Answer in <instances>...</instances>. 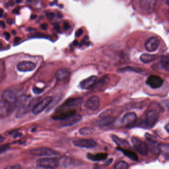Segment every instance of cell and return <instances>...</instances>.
<instances>
[{
    "label": "cell",
    "instance_id": "1",
    "mask_svg": "<svg viewBox=\"0 0 169 169\" xmlns=\"http://www.w3.org/2000/svg\"><path fill=\"white\" fill-rule=\"evenodd\" d=\"M36 164L38 167L46 169H55L59 166V162L54 158H42L37 160Z\"/></svg>",
    "mask_w": 169,
    "mask_h": 169
},
{
    "label": "cell",
    "instance_id": "2",
    "mask_svg": "<svg viewBox=\"0 0 169 169\" xmlns=\"http://www.w3.org/2000/svg\"><path fill=\"white\" fill-rule=\"evenodd\" d=\"M131 140L135 149L139 154L143 156L148 154L149 148L145 142L135 137H132Z\"/></svg>",
    "mask_w": 169,
    "mask_h": 169
},
{
    "label": "cell",
    "instance_id": "3",
    "mask_svg": "<svg viewBox=\"0 0 169 169\" xmlns=\"http://www.w3.org/2000/svg\"><path fill=\"white\" fill-rule=\"evenodd\" d=\"M30 154L36 156H52L57 155L56 151L47 147H37L33 148L29 151Z\"/></svg>",
    "mask_w": 169,
    "mask_h": 169
},
{
    "label": "cell",
    "instance_id": "4",
    "mask_svg": "<svg viewBox=\"0 0 169 169\" xmlns=\"http://www.w3.org/2000/svg\"><path fill=\"white\" fill-rule=\"evenodd\" d=\"M159 114L155 110H150L147 113L145 117L144 123L147 127H152L158 121Z\"/></svg>",
    "mask_w": 169,
    "mask_h": 169
},
{
    "label": "cell",
    "instance_id": "5",
    "mask_svg": "<svg viewBox=\"0 0 169 169\" xmlns=\"http://www.w3.org/2000/svg\"><path fill=\"white\" fill-rule=\"evenodd\" d=\"M156 3L155 1H140L138 3V7L140 10L142 12L150 13L152 12L155 9Z\"/></svg>",
    "mask_w": 169,
    "mask_h": 169
},
{
    "label": "cell",
    "instance_id": "6",
    "mask_svg": "<svg viewBox=\"0 0 169 169\" xmlns=\"http://www.w3.org/2000/svg\"><path fill=\"white\" fill-rule=\"evenodd\" d=\"M52 101V98L51 97V96H48L45 98L34 107V108H33L32 111V113L34 115L40 114L50 104Z\"/></svg>",
    "mask_w": 169,
    "mask_h": 169
},
{
    "label": "cell",
    "instance_id": "7",
    "mask_svg": "<svg viewBox=\"0 0 169 169\" xmlns=\"http://www.w3.org/2000/svg\"><path fill=\"white\" fill-rule=\"evenodd\" d=\"M160 40L155 36L149 38L145 43V49L150 52L156 51L160 46Z\"/></svg>",
    "mask_w": 169,
    "mask_h": 169
},
{
    "label": "cell",
    "instance_id": "8",
    "mask_svg": "<svg viewBox=\"0 0 169 169\" xmlns=\"http://www.w3.org/2000/svg\"><path fill=\"white\" fill-rule=\"evenodd\" d=\"M82 101V98H70L67 100L57 110L70 109V108H73L80 105Z\"/></svg>",
    "mask_w": 169,
    "mask_h": 169
},
{
    "label": "cell",
    "instance_id": "9",
    "mask_svg": "<svg viewBox=\"0 0 169 169\" xmlns=\"http://www.w3.org/2000/svg\"><path fill=\"white\" fill-rule=\"evenodd\" d=\"M163 79L160 76L151 75L146 80V84L153 89H157L161 87L163 84Z\"/></svg>",
    "mask_w": 169,
    "mask_h": 169
},
{
    "label": "cell",
    "instance_id": "10",
    "mask_svg": "<svg viewBox=\"0 0 169 169\" xmlns=\"http://www.w3.org/2000/svg\"><path fill=\"white\" fill-rule=\"evenodd\" d=\"M75 109L57 110L56 112L52 116V118L55 120H64L67 117L75 114Z\"/></svg>",
    "mask_w": 169,
    "mask_h": 169
},
{
    "label": "cell",
    "instance_id": "11",
    "mask_svg": "<svg viewBox=\"0 0 169 169\" xmlns=\"http://www.w3.org/2000/svg\"><path fill=\"white\" fill-rule=\"evenodd\" d=\"M75 146L83 148H92L95 147L97 145L96 141L93 139H80L73 141Z\"/></svg>",
    "mask_w": 169,
    "mask_h": 169
},
{
    "label": "cell",
    "instance_id": "12",
    "mask_svg": "<svg viewBox=\"0 0 169 169\" xmlns=\"http://www.w3.org/2000/svg\"><path fill=\"white\" fill-rule=\"evenodd\" d=\"M81 118L82 117L80 115L75 114L70 117H67L64 120H61L60 123V126L62 127H67L73 126L78 123L81 120Z\"/></svg>",
    "mask_w": 169,
    "mask_h": 169
},
{
    "label": "cell",
    "instance_id": "13",
    "mask_svg": "<svg viewBox=\"0 0 169 169\" xmlns=\"http://www.w3.org/2000/svg\"><path fill=\"white\" fill-rule=\"evenodd\" d=\"M100 106V102L98 97L97 96H91L86 102L85 106L87 109L95 111L99 109Z\"/></svg>",
    "mask_w": 169,
    "mask_h": 169
},
{
    "label": "cell",
    "instance_id": "14",
    "mask_svg": "<svg viewBox=\"0 0 169 169\" xmlns=\"http://www.w3.org/2000/svg\"><path fill=\"white\" fill-rule=\"evenodd\" d=\"M36 64L30 61H22L18 63L17 66L18 70L21 72H31L34 70Z\"/></svg>",
    "mask_w": 169,
    "mask_h": 169
},
{
    "label": "cell",
    "instance_id": "15",
    "mask_svg": "<svg viewBox=\"0 0 169 169\" xmlns=\"http://www.w3.org/2000/svg\"><path fill=\"white\" fill-rule=\"evenodd\" d=\"M97 79V76L92 75L81 81L79 86L81 89H89L94 86Z\"/></svg>",
    "mask_w": 169,
    "mask_h": 169
},
{
    "label": "cell",
    "instance_id": "16",
    "mask_svg": "<svg viewBox=\"0 0 169 169\" xmlns=\"http://www.w3.org/2000/svg\"><path fill=\"white\" fill-rule=\"evenodd\" d=\"M12 110V104L3 99L1 100L0 104V114L1 117H6L11 112Z\"/></svg>",
    "mask_w": 169,
    "mask_h": 169
},
{
    "label": "cell",
    "instance_id": "17",
    "mask_svg": "<svg viewBox=\"0 0 169 169\" xmlns=\"http://www.w3.org/2000/svg\"><path fill=\"white\" fill-rule=\"evenodd\" d=\"M2 99L6 101L7 102H9L11 104H15L17 100L15 93L9 89H7L3 92L2 94Z\"/></svg>",
    "mask_w": 169,
    "mask_h": 169
},
{
    "label": "cell",
    "instance_id": "18",
    "mask_svg": "<svg viewBox=\"0 0 169 169\" xmlns=\"http://www.w3.org/2000/svg\"><path fill=\"white\" fill-rule=\"evenodd\" d=\"M70 73V69L66 67H61L56 72V78L58 80H64L69 76Z\"/></svg>",
    "mask_w": 169,
    "mask_h": 169
},
{
    "label": "cell",
    "instance_id": "19",
    "mask_svg": "<svg viewBox=\"0 0 169 169\" xmlns=\"http://www.w3.org/2000/svg\"><path fill=\"white\" fill-rule=\"evenodd\" d=\"M108 156V154L105 153H100L97 154H93L88 153L87 157L89 160L92 161H100L106 159Z\"/></svg>",
    "mask_w": 169,
    "mask_h": 169
},
{
    "label": "cell",
    "instance_id": "20",
    "mask_svg": "<svg viewBox=\"0 0 169 169\" xmlns=\"http://www.w3.org/2000/svg\"><path fill=\"white\" fill-rule=\"evenodd\" d=\"M113 140L114 142L119 146V147L123 148V149H128L129 147H130V145L129 142L125 140L124 139H121L116 136L115 135H112Z\"/></svg>",
    "mask_w": 169,
    "mask_h": 169
},
{
    "label": "cell",
    "instance_id": "21",
    "mask_svg": "<svg viewBox=\"0 0 169 169\" xmlns=\"http://www.w3.org/2000/svg\"><path fill=\"white\" fill-rule=\"evenodd\" d=\"M137 120V116L133 112H129L125 115L123 118V122L126 124H130L135 123Z\"/></svg>",
    "mask_w": 169,
    "mask_h": 169
},
{
    "label": "cell",
    "instance_id": "22",
    "mask_svg": "<svg viewBox=\"0 0 169 169\" xmlns=\"http://www.w3.org/2000/svg\"><path fill=\"white\" fill-rule=\"evenodd\" d=\"M117 149L119 151H121L124 155L130 159V160L134 161H138V155L132 151L126 149H123L121 147H118Z\"/></svg>",
    "mask_w": 169,
    "mask_h": 169
},
{
    "label": "cell",
    "instance_id": "23",
    "mask_svg": "<svg viewBox=\"0 0 169 169\" xmlns=\"http://www.w3.org/2000/svg\"><path fill=\"white\" fill-rule=\"evenodd\" d=\"M101 118V119L97 122V124L98 126H101V127L109 126L111 124H112L114 121V118L111 116H107L102 117Z\"/></svg>",
    "mask_w": 169,
    "mask_h": 169
},
{
    "label": "cell",
    "instance_id": "24",
    "mask_svg": "<svg viewBox=\"0 0 169 169\" xmlns=\"http://www.w3.org/2000/svg\"><path fill=\"white\" fill-rule=\"evenodd\" d=\"M109 80V78L108 76L105 75L103 78H101L96 84L95 87L97 90L98 91L103 90L104 87H105L107 84L108 83Z\"/></svg>",
    "mask_w": 169,
    "mask_h": 169
},
{
    "label": "cell",
    "instance_id": "25",
    "mask_svg": "<svg viewBox=\"0 0 169 169\" xmlns=\"http://www.w3.org/2000/svg\"><path fill=\"white\" fill-rule=\"evenodd\" d=\"M157 58V56L148 54H143L140 57L141 61L142 63L147 64L154 61Z\"/></svg>",
    "mask_w": 169,
    "mask_h": 169
},
{
    "label": "cell",
    "instance_id": "26",
    "mask_svg": "<svg viewBox=\"0 0 169 169\" xmlns=\"http://www.w3.org/2000/svg\"><path fill=\"white\" fill-rule=\"evenodd\" d=\"M159 151L163 155L169 157V144H161L158 146Z\"/></svg>",
    "mask_w": 169,
    "mask_h": 169
},
{
    "label": "cell",
    "instance_id": "27",
    "mask_svg": "<svg viewBox=\"0 0 169 169\" xmlns=\"http://www.w3.org/2000/svg\"><path fill=\"white\" fill-rule=\"evenodd\" d=\"M162 67L167 72H169V56H164L161 60Z\"/></svg>",
    "mask_w": 169,
    "mask_h": 169
},
{
    "label": "cell",
    "instance_id": "28",
    "mask_svg": "<svg viewBox=\"0 0 169 169\" xmlns=\"http://www.w3.org/2000/svg\"><path fill=\"white\" fill-rule=\"evenodd\" d=\"M94 132V129L92 127H84L80 129L79 133L82 135H91Z\"/></svg>",
    "mask_w": 169,
    "mask_h": 169
},
{
    "label": "cell",
    "instance_id": "29",
    "mask_svg": "<svg viewBox=\"0 0 169 169\" xmlns=\"http://www.w3.org/2000/svg\"><path fill=\"white\" fill-rule=\"evenodd\" d=\"M129 165L127 162L124 161H120L116 164L114 169H129Z\"/></svg>",
    "mask_w": 169,
    "mask_h": 169
},
{
    "label": "cell",
    "instance_id": "30",
    "mask_svg": "<svg viewBox=\"0 0 169 169\" xmlns=\"http://www.w3.org/2000/svg\"><path fill=\"white\" fill-rule=\"evenodd\" d=\"M27 98H29V97L25 95H23L21 96L18 97V99H17V101L15 102V106H23L24 105L23 104L26 101Z\"/></svg>",
    "mask_w": 169,
    "mask_h": 169
},
{
    "label": "cell",
    "instance_id": "31",
    "mask_svg": "<svg viewBox=\"0 0 169 169\" xmlns=\"http://www.w3.org/2000/svg\"><path fill=\"white\" fill-rule=\"evenodd\" d=\"M32 91L35 94L39 95L43 93L44 91V89H39L38 87H33L32 89Z\"/></svg>",
    "mask_w": 169,
    "mask_h": 169
},
{
    "label": "cell",
    "instance_id": "32",
    "mask_svg": "<svg viewBox=\"0 0 169 169\" xmlns=\"http://www.w3.org/2000/svg\"><path fill=\"white\" fill-rule=\"evenodd\" d=\"M20 168H21L20 165L18 164L15 165L14 166H8L5 169H20Z\"/></svg>",
    "mask_w": 169,
    "mask_h": 169
},
{
    "label": "cell",
    "instance_id": "33",
    "mask_svg": "<svg viewBox=\"0 0 169 169\" xmlns=\"http://www.w3.org/2000/svg\"><path fill=\"white\" fill-rule=\"evenodd\" d=\"M9 147V146L8 145H3L1 147V150H0V152L1 153H3L4 152L6 151L8 149V148Z\"/></svg>",
    "mask_w": 169,
    "mask_h": 169
},
{
    "label": "cell",
    "instance_id": "34",
    "mask_svg": "<svg viewBox=\"0 0 169 169\" xmlns=\"http://www.w3.org/2000/svg\"><path fill=\"white\" fill-rule=\"evenodd\" d=\"M63 26H64V30H67L70 27V25L67 21H64Z\"/></svg>",
    "mask_w": 169,
    "mask_h": 169
},
{
    "label": "cell",
    "instance_id": "35",
    "mask_svg": "<svg viewBox=\"0 0 169 169\" xmlns=\"http://www.w3.org/2000/svg\"><path fill=\"white\" fill-rule=\"evenodd\" d=\"M55 17V14L54 12H49L47 14V17L50 20H52L54 17Z\"/></svg>",
    "mask_w": 169,
    "mask_h": 169
},
{
    "label": "cell",
    "instance_id": "36",
    "mask_svg": "<svg viewBox=\"0 0 169 169\" xmlns=\"http://www.w3.org/2000/svg\"><path fill=\"white\" fill-rule=\"evenodd\" d=\"M3 34L5 38H6V39H7V40H9V39L11 38V35H10V33H9L8 32H4Z\"/></svg>",
    "mask_w": 169,
    "mask_h": 169
},
{
    "label": "cell",
    "instance_id": "37",
    "mask_svg": "<svg viewBox=\"0 0 169 169\" xmlns=\"http://www.w3.org/2000/svg\"><path fill=\"white\" fill-rule=\"evenodd\" d=\"M83 32V31L82 30V29H79L76 31V33H75V35H76L77 37H79V36H81V35L82 34Z\"/></svg>",
    "mask_w": 169,
    "mask_h": 169
},
{
    "label": "cell",
    "instance_id": "38",
    "mask_svg": "<svg viewBox=\"0 0 169 169\" xmlns=\"http://www.w3.org/2000/svg\"><path fill=\"white\" fill-rule=\"evenodd\" d=\"M40 27L41 29H42L43 30H47V28H48V25L46 23H42L40 26Z\"/></svg>",
    "mask_w": 169,
    "mask_h": 169
},
{
    "label": "cell",
    "instance_id": "39",
    "mask_svg": "<svg viewBox=\"0 0 169 169\" xmlns=\"http://www.w3.org/2000/svg\"><path fill=\"white\" fill-rule=\"evenodd\" d=\"M22 135H23L22 133H19L18 132H16L15 133H14V135H13V138H20Z\"/></svg>",
    "mask_w": 169,
    "mask_h": 169
},
{
    "label": "cell",
    "instance_id": "40",
    "mask_svg": "<svg viewBox=\"0 0 169 169\" xmlns=\"http://www.w3.org/2000/svg\"><path fill=\"white\" fill-rule=\"evenodd\" d=\"M21 40V38L19 37H17L15 38L14 40V43L15 44L18 43V42H20V41Z\"/></svg>",
    "mask_w": 169,
    "mask_h": 169
},
{
    "label": "cell",
    "instance_id": "41",
    "mask_svg": "<svg viewBox=\"0 0 169 169\" xmlns=\"http://www.w3.org/2000/svg\"><path fill=\"white\" fill-rule=\"evenodd\" d=\"M1 26L2 27V29H5V27H6V25H5V23L3 21L1 20Z\"/></svg>",
    "mask_w": 169,
    "mask_h": 169
},
{
    "label": "cell",
    "instance_id": "42",
    "mask_svg": "<svg viewBox=\"0 0 169 169\" xmlns=\"http://www.w3.org/2000/svg\"><path fill=\"white\" fill-rule=\"evenodd\" d=\"M165 129H166V131L169 133V123L166 124V126L165 127Z\"/></svg>",
    "mask_w": 169,
    "mask_h": 169
},
{
    "label": "cell",
    "instance_id": "43",
    "mask_svg": "<svg viewBox=\"0 0 169 169\" xmlns=\"http://www.w3.org/2000/svg\"><path fill=\"white\" fill-rule=\"evenodd\" d=\"M112 162V159H110L109 160H108V161L106 163H105V164L106 165H109Z\"/></svg>",
    "mask_w": 169,
    "mask_h": 169
},
{
    "label": "cell",
    "instance_id": "44",
    "mask_svg": "<svg viewBox=\"0 0 169 169\" xmlns=\"http://www.w3.org/2000/svg\"><path fill=\"white\" fill-rule=\"evenodd\" d=\"M55 29L56 30L59 31V30H60V27H59V26L58 25V24H56L55 26Z\"/></svg>",
    "mask_w": 169,
    "mask_h": 169
},
{
    "label": "cell",
    "instance_id": "45",
    "mask_svg": "<svg viewBox=\"0 0 169 169\" xmlns=\"http://www.w3.org/2000/svg\"><path fill=\"white\" fill-rule=\"evenodd\" d=\"M0 11H1V14H0V16L2 18L3 17V13H4V11L3 10L2 8H1V9H0Z\"/></svg>",
    "mask_w": 169,
    "mask_h": 169
},
{
    "label": "cell",
    "instance_id": "46",
    "mask_svg": "<svg viewBox=\"0 0 169 169\" xmlns=\"http://www.w3.org/2000/svg\"><path fill=\"white\" fill-rule=\"evenodd\" d=\"M36 18V15H32L31 16V19L32 20H34L35 18Z\"/></svg>",
    "mask_w": 169,
    "mask_h": 169
},
{
    "label": "cell",
    "instance_id": "47",
    "mask_svg": "<svg viewBox=\"0 0 169 169\" xmlns=\"http://www.w3.org/2000/svg\"><path fill=\"white\" fill-rule=\"evenodd\" d=\"M73 45L76 46V45H78V41L75 40L74 41H73Z\"/></svg>",
    "mask_w": 169,
    "mask_h": 169
},
{
    "label": "cell",
    "instance_id": "48",
    "mask_svg": "<svg viewBox=\"0 0 169 169\" xmlns=\"http://www.w3.org/2000/svg\"><path fill=\"white\" fill-rule=\"evenodd\" d=\"M4 140V138L1 135V137H0V141H1V142H2Z\"/></svg>",
    "mask_w": 169,
    "mask_h": 169
},
{
    "label": "cell",
    "instance_id": "49",
    "mask_svg": "<svg viewBox=\"0 0 169 169\" xmlns=\"http://www.w3.org/2000/svg\"><path fill=\"white\" fill-rule=\"evenodd\" d=\"M58 17L59 18H62V17H63V15H62L60 12V13H59V12L58 13Z\"/></svg>",
    "mask_w": 169,
    "mask_h": 169
},
{
    "label": "cell",
    "instance_id": "50",
    "mask_svg": "<svg viewBox=\"0 0 169 169\" xmlns=\"http://www.w3.org/2000/svg\"><path fill=\"white\" fill-rule=\"evenodd\" d=\"M20 2H21V1H17V3H20Z\"/></svg>",
    "mask_w": 169,
    "mask_h": 169
}]
</instances>
